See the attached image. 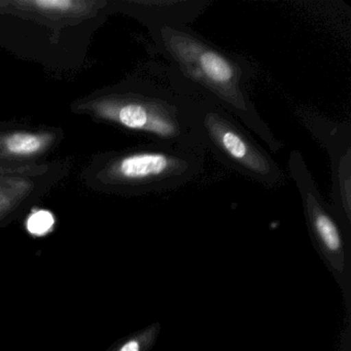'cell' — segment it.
<instances>
[{
  "label": "cell",
  "mask_w": 351,
  "mask_h": 351,
  "mask_svg": "<svg viewBox=\"0 0 351 351\" xmlns=\"http://www.w3.org/2000/svg\"><path fill=\"white\" fill-rule=\"evenodd\" d=\"M151 34L165 61L158 69L176 89L217 104L258 135L273 153L282 149L250 97L254 69L246 59L223 51L189 26L159 28Z\"/></svg>",
  "instance_id": "obj_1"
},
{
  "label": "cell",
  "mask_w": 351,
  "mask_h": 351,
  "mask_svg": "<svg viewBox=\"0 0 351 351\" xmlns=\"http://www.w3.org/2000/svg\"><path fill=\"white\" fill-rule=\"evenodd\" d=\"M157 82H145L96 98L85 110L153 143L204 152L192 118L191 100L158 69Z\"/></svg>",
  "instance_id": "obj_2"
},
{
  "label": "cell",
  "mask_w": 351,
  "mask_h": 351,
  "mask_svg": "<svg viewBox=\"0 0 351 351\" xmlns=\"http://www.w3.org/2000/svg\"><path fill=\"white\" fill-rule=\"evenodd\" d=\"M182 93L191 100L193 122L205 151L211 152L226 167L265 188L285 184L279 164L239 121L209 100Z\"/></svg>",
  "instance_id": "obj_3"
},
{
  "label": "cell",
  "mask_w": 351,
  "mask_h": 351,
  "mask_svg": "<svg viewBox=\"0 0 351 351\" xmlns=\"http://www.w3.org/2000/svg\"><path fill=\"white\" fill-rule=\"evenodd\" d=\"M205 154L152 143L114 156L102 170L101 178L126 192H167L184 186L202 172Z\"/></svg>",
  "instance_id": "obj_4"
},
{
  "label": "cell",
  "mask_w": 351,
  "mask_h": 351,
  "mask_svg": "<svg viewBox=\"0 0 351 351\" xmlns=\"http://www.w3.org/2000/svg\"><path fill=\"white\" fill-rule=\"evenodd\" d=\"M287 169L301 197L304 215L314 247L340 285L345 300L351 291V232L341 223L332 205L318 190L303 155L289 153Z\"/></svg>",
  "instance_id": "obj_5"
},
{
  "label": "cell",
  "mask_w": 351,
  "mask_h": 351,
  "mask_svg": "<svg viewBox=\"0 0 351 351\" xmlns=\"http://www.w3.org/2000/svg\"><path fill=\"white\" fill-rule=\"evenodd\" d=\"M304 128L324 147L330 158L332 207L351 232V126L330 120L309 108L295 110Z\"/></svg>",
  "instance_id": "obj_6"
},
{
  "label": "cell",
  "mask_w": 351,
  "mask_h": 351,
  "mask_svg": "<svg viewBox=\"0 0 351 351\" xmlns=\"http://www.w3.org/2000/svg\"><path fill=\"white\" fill-rule=\"evenodd\" d=\"M149 32L182 27L198 19L213 5L210 0H128L124 3Z\"/></svg>",
  "instance_id": "obj_7"
},
{
  "label": "cell",
  "mask_w": 351,
  "mask_h": 351,
  "mask_svg": "<svg viewBox=\"0 0 351 351\" xmlns=\"http://www.w3.org/2000/svg\"><path fill=\"white\" fill-rule=\"evenodd\" d=\"M54 141L51 133L10 132L0 135V158L34 157L48 149Z\"/></svg>",
  "instance_id": "obj_8"
},
{
  "label": "cell",
  "mask_w": 351,
  "mask_h": 351,
  "mask_svg": "<svg viewBox=\"0 0 351 351\" xmlns=\"http://www.w3.org/2000/svg\"><path fill=\"white\" fill-rule=\"evenodd\" d=\"M8 5L16 9L44 15L69 16L83 14L93 3L79 0H15L9 1Z\"/></svg>",
  "instance_id": "obj_9"
},
{
  "label": "cell",
  "mask_w": 351,
  "mask_h": 351,
  "mask_svg": "<svg viewBox=\"0 0 351 351\" xmlns=\"http://www.w3.org/2000/svg\"><path fill=\"white\" fill-rule=\"evenodd\" d=\"M161 330L159 322L151 324L123 341L114 351H149L157 342Z\"/></svg>",
  "instance_id": "obj_10"
},
{
  "label": "cell",
  "mask_w": 351,
  "mask_h": 351,
  "mask_svg": "<svg viewBox=\"0 0 351 351\" xmlns=\"http://www.w3.org/2000/svg\"><path fill=\"white\" fill-rule=\"evenodd\" d=\"M53 223H54V219L51 213L47 211H38L28 219L27 228L32 234L43 235L52 228Z\"/></svg>",
  "instance_id": "obj_11"
},
{
  "label": "cell",
  "mask_w": 351,
  "mask_h": 351,
  "mask_svg": "<svg viewBox=\"0 0 351 351\" xmlns=\"http://www.w3.org/2000/svg\"><path fill=\"white\" fill-rule=\"evenodd\" d=\"M9 199H7V197H5L3 193L0 192V213H1L3 210H5L7 207H9Z\"/></svg>",
  "instance_id": "obj_12"
}]
</instances>
